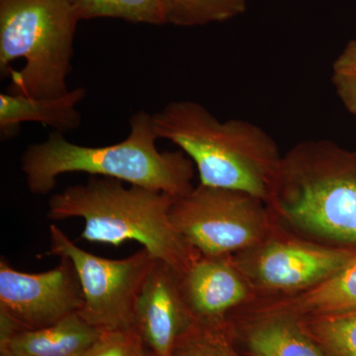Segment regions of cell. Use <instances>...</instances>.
Returning <instances> with one entry per match:
<instances>
[{
  "label": "cell",
  "instance_id": "7402d4cb",
  "mask_svg": "<svg viewBox=\"0 0 356 356\" xmlns=\"http://www.w3.org/2000/svg\"><path fill=\"white\" fill-rule=\"evenodd\" d=\"M137 356H154L153 353H151L146 346H144V343L140 344L139 350H138Z\"/></svg>",
  "mask_w": 356,
  "mask_h": 356
},
{
  "label": "cell",
  "instance_id": "8992f818",
  "mask_svg": "<svg viewBox=\"0 0 356 356\" xmlns=\"http://www.w3.org/2000/svg\"><path fill=\"white\" fill-rule=\"evenodd\" d=\"M269 211L264 201L245 192L199 184L175 199L170 216L199 254L222 257L264 243Z\"/></svg>",
  "mask_w": 356,
  "mask_h": 356
},
{
  "label": "cell",
  "instance_id": "277c9868",
  "mask_svg": "<svg viewBox=\"0 0 356 356\" xmlns=\"http://www.w3.org/2000/svg\"><path fill=\"white\" fill-rule=\"evenodd\" d=\"M175 197L163 192L130 185L113 178L90 177L86 184L67 187L49 200L51 220L81 218V238L119 247L135 241L177 273L199 254L170 221Z\"/></svg>",
  "mask_w": 356,
  "mask_h": 356
},
{
  "label": "cell",
  "instance_id": "6da1fadb",
  "mask_svg": "<svg viewBox=\"0 0 356 356\" xmlns=\"http://www.w3.org/2000/svg\"><path fill=\"white\" fill-rule=\"evenodd\" d=\"M153 127L158 139L170 140L191 159L200 184L270 202L283 156L257 124L220 121L200 103L178 100L153 114Z\"/></svg>",
  "mask_w": 356,
  "mask_h": 356
},
{
  "label": "cell",
  "instance_id": "3957f363",
  "mask_svg": "<svg viewBox=\"0 0 356 356\" xmlns=\"http://www.w3.org/2000/svg\"><path fill=\"white\" fill-rule=\"evenodd\" d=\"M267 206L314 242L356 250V151L329 140L295 145Z\"/></svg>",
  "mask_w": 356,
  "mask_h": 356
},
{
  "label": "cell",
  "instance_id": "5bb4252c",
  "mask_svg": "<svg viewBox=\"0 0 356 356\" xmlns=\"http://www.w3.org/2000/svg\"><path fill=\"white\" fill-rule=\"evenodd\" d=\"M254 356H327L291 318L281 315L262 321L248 337Z\"/></svg>",
  "mask_w": 356,
  "mask_h": 356
},
{
  "label": "cell",
  "instance_id": "7a4b0ae2",
  "mask_svg": "<svg viewBox=\"0 0 356 356\" xmlns=\"http://www.w3.org/2000/svg\"><path fill=\"white\" fill-rule=\"evenodd\" d=\"M158 140L153 115L142 110L131 117L128 137L110 146H79L63 133H51L44 142L26 149L21 170L35 195L54 191L60 175L83 172L180 197L193 188V163L180 149L159 151Z\"/></svg>",
  "mask_w": 356,
  "mask_h": 356
},
{
  "label": "cell",
  "instance_id": "7c38bea8",
  "mask_svg": "<svg viewBox=\"0 0 356 356\" xmlns=\"http://www.w3.org/2000/svg\"><path fill=\"white\" fill-rule=\"evenodd\" d=\"M103 332L79 313L40 329H20L0 341L1 356H83Z\"/></svg>",
  "mask_w": 356,
  "mask_h": 356
},
{
  "label": "cell",
  "instance_id": "44dd1931",
  "mask_svg": "<svg viewBox=\"0 0 356 356\" xmlns=\"http://www.w3.org/2000/svg\"><path fill=\"white\" fill-rule=\"evenodd\" d=\"M142 343L135 330L103 332L83 356H137Z\"/></svg>",
  "mask_w": 356,
  "mask_h": 356
},
{
  "label": "cell",
  "instance_id": "9c48e42d",
  "mask_svg": "<svg viewBox=\"0 0 356 356\" xmlns=\"http://www.w3.org/2000/svg\"><path fill=\"white\" fill-rule=\"evenodd\" d=\"M243 269L252 282L271 291H307L329 280L356 257V250L293 240L254 248Z\"/></svg>",
  "mask_w": 356,
  "mask_h": 356
},
{
  "label": "cell",
  "instance_id": "30bf717a",
  "mask_svg": "<svg viewBox=\"0 0 356 356\" xmlns=\"http://www.w3.org/2000/svg\"><path fill=\"white\" fill-rule=\"evenodd\" d=\"M195 322L177 271L156 261L136 302L135 327L143 343L154 356H172L179 337Z\"/></svg>",
  "mask_w": 356,
  "mask_h": 356
},
{
  "label": "cell",
  "instance_id": "52a82bcc",
  "mask_svg": "<svg viewBox=\"0 0 356 356\" xmlns=\"http://www.w3.org/2000/svg\"><path fill=\"white\" fill-rule=\"evenodd\" d=\"M50 242V254L76 268L83 293L81 317L102 332L136 331V302L158 259L144 248L126 259H103L77 247L56 225Z\"/></svg>",
  "mask_w": 356,
  "mask_h": 356
},
{
  "label": "cell",
  "instance_id": "e0dca14e",
  "mask_svg": "<svg viewBox=\"0 0 356 356\" xmlns=\"http://www.w3.org/2000/svg\"><path fill=\"white\" fill-rule=\"evenodd\" d=\"M79 20L115 18L131 23L165 24L159 0H67Z\"/></svg>",
  "mask_w": 356,
  "mask_h": 356
},
{
  "label": "cell",
  "instance_id": "d6986e66",
  "mask_svg": "<svg viewBox=\"0 0 356 356\" xmlns=\"http://www.w3.org/2000/svg\"><path fill=\"white\" fill-rule=\"evenodd\" d=\"M215 325L194 323L179 337L172 356H235Z\"/></svg>",
  "mask_w": 356,
  "mask_h": 356
},
{
  "label": "cell",
  "instance_id": "ba28073f",
  "mask_svg": "<svg viewBox=\"0 0 356 356\" xmlns=\"http://www.w3.org/2000/svg\"><path fill=\"white\" fill-rule=\"evenodd\" d=\"M55 268L41 273L17 270L0 261V315L21 329H40L79 313L83 293L74 264L65 257Z\"/></svg>",
  "mask_w": 356,
  "mask_h": 356
},
{
  "label": "cell",
  "instance_id": "8fae6325",
  "mask_svg": "<svg viewBox=\"0 0 356 356\" xmlns=\"http://www.w3.org/2000/svg\"><path fill=\"white\" fill-rule=\"evenodd\" d=\"M179 275L180 288L196 322L216 325L248 296V286L229 255H199Z\"/></svg>",
  "mask_w": 356,
  "mask_h": 356
},
{
  "label": "cell",
  "instance_id": "5b68a950",
  "mask_svg": "<svg viewBox=\"0 0 356 356\" xmlns=\"http://www.w3.org/2000/svg\"><path fill=\"white\" fill-rule=\"evenodd\" d=\"M67 0H0V72L7 92L33 98L69 92L79 22Z\"/></svg>",
  "mask_w": 356,
  "mask_h": 356
},
{
  "label": "cell",
  "instance_id": "9a60e30c",
  "mask_svg": "<svg viewBox=\"0 0 356 356\" xmlns=\"http://www.w3.org/2000/svg\"><path fill=\"white\" fill-rule=\"evenodd\" d=\"M286 303L289 309L317 317L356 311V257L329 280Z\"/></svg>",
  "mask_w": 356,
  "mask_h": 356
},
{
  "label": "cell",
  "instance_id": "2e32d148",
  "mask_svg": "<svg viewBox=\"0 0 356 356\" xmlns=\"http://www.w3.org/2000/svg\"><path fill=\"white\" fill-rule=\"evenodd\" d=\"M159 3L165 24L195 27L242 15L248 0H159Z\"/></svg>",
  "mask_w": 356,
  "mask_h": 356
},
{
  "label": "cell",
  "instance_id": "4fadbf2b",
  "mask_svg": "<svg viewBox=\"0 0 356 356\" xmlns=\"http://www.w3.org/2000/svg\"><path fill=\"white\" fill-rule=\"evenodd\" d=\"M86 96V89L77 88L58 97L33 98L0 95V136L1 140L13 139L19 133L21 124L37 122L64 133L81 126L83 117L76 106Z\"/></svg>",
  "mask_w": 356,
  "mask_h": 356
},
{
  "label": "cell",
  "instance_id": "ac0fdd59",
  "mask_svg": "<svg viewBox=\"0 0 356 356\" xmlns=\"http://www.w3.org/2000/svg\"><path fill=\"white\" fill-rule=\"evenodd\" d=\"M313 332L330 356H356V311L318 316Z\"/></svg>",
  "mask_w": 356,
  "mask_h": 356
},
{
  "label": "cell",
  "instance_id": "ffe728a7",
  "mask_svg": "<svg viewBox=\"0 0 356 356\" xmlns=\"http://www.w3.org/2000/svg\"><path fill=\"white\" fill-rule=\"evenodd\" d=\"M332 83L344 108L356 117V39L348 42L334 60Z\"/></svg>",
  "mask_w": 356,
  "mask_h": 356
}]
</instances>
